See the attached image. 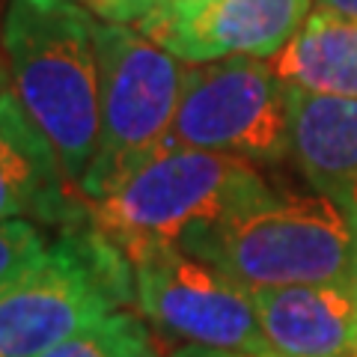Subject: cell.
<instances>
[{
	"label": "cell",
	"instance_id": "cell-1",
	"mask_svg": "<svg viewBox=\"0 0 357 357\" xmlns=\"http://www.w3.org/2000/svg\"><path fill=\"white\" fill-rule=\"evenodd\" d=\"M96 24L81 0H9L0 27L13 93L77 191L98 149Z\"/></svg>",
	"mask_w": 357,
	"mask_h": 357
},
{
	"label": "cell",
	"instance_id": "cell-2",
	"mask_svg": "<svg viewBox=\"0 0 357 357\" xmlns=\"http://www.w3.org/2000/svg\"><path fill=\"white\" fill-rule=\"evenodd\" d=\"M182 248L250 292L357 277V227L328 194H268L191 232Z\"/></svg>",
	"mask_w": 357,
	"mask_h": 357
},
{
	"label": "cell",
	"instance_id": "cell-3",
	"mask_svg": "<svg viewBox=\"0 0 357 357\" xmlns=\"http://www.w3.org/2000/svg\"><path fill=\"white\" fill-rule=\"evenodd\" d=\"M271 194L248 158L203 149H164L114 194L89 206V223L134 259L155 248H182L197 229Z\"/></svg>",
	"mask_w": 357,
	"mask_h": 357
},
{
	"label": "cell",
	"instance_id": "cell-4",
	"mask_svg": "<svg viewBox=\"0 0 357 357\" xmlns=\"http://www.w3.org/2000/svg\"><path fill=\"white\" fill-rule=\"evenodd\" d=\"M98 149L81 182L86 203L114 194L155 158L173 128L185 66L131 24L98 21Z\"/></svg>",
	"mask_w": 357,
	"mask_h": 357
},
{
	"label": "cell",
	"instance_id": "cell-5",
	"mask_svg": "<svg viewBox=\"0 0 357 357\" xmlns=\"http://www.w3.org/2000/svg\"><path fill=\"white\" fill-rule=\"evenodd\" d=\"M137 298L134 265L93 223L0 289V357H39Z\"/></svg>",
	"mask_w": 357,
	"mask_h": 357
},
{
	"label": "cell",
	"instance_id": "cell-6",
	"mask_svg": "<svg viewBox=\"0 0 357 357\" xmlns=\"http://www.w3.org/2000/svg\"><path fill=\"white\" fill-rule=\"evenodd\" d=\"M164 149H203L248 161L286 158L292 152L289 86L259 57L185 66Z\"/></svg>",
	"mask_w": 357,
	"mask_h": 357
},
{
	"label": "cell",
	"instance_id": "cell-7",
	"mask_svg": "<svg viewBox=\"0 0 357 357\" xmlns=\"http://www.w3.org/2000/svg\"><path fill=\"white\" fill-rule=\"evenodd\" d=\"M137 307L155 328L188 345L274 354L253 292L185 248H155L131 259Z\"/></svg>",
	"mask_w": 357,
	"mask_h": 357
},
{
	"label": "cell",
	"instance_id": "cell-8",
	"mask_svg": "<svg viewBox=\"0 0 357 357\" xmlns=\"http://www.w3.org/2000/svg\"><path fill=\"white\" fill-rule=\"evenodd\" d=\"M316 0H199L146 15L137 27L188 66L227 57H274L304 24Z\"/></svg>",
	"mask_w": 357,
	"mask_h": 357
},
{
	"label": "cell",
	"instance_id": "cell-9",
	"mask_svg": "<svg viewBox=\"0 0 357 357\" xmlns=\"http://www.w3.org/2000/svg\"><path fill=\"white\" fill-rule=\"evenodd\" d=\"M277 357H357V277L253 292Z\"/></svg>",
	"mask_w": 357,
	"mask_h": 357
},
{
	"label": "cell",
	"instance_id": "cell-10",
	"mask_svg": "<svg viewBox=\"0 0 357 357\" xmlns=\"http://www.w3.org/2000/svg\"><path fill=\"white\" fill-rule=\"evenodd\" d=\"M72 185L51 143L27 119L9 89L0 107V223L39 218L45 223H75L89 215L69 197Z\"/></svg>",
	"mask_w": 357,
	"mask_h": 357
},
{
	"label": "cell",
	"instance_id": "cell-11",
	"mask_svg": "<svg viewBox=\"0 0 357 357\" xmlns=\"http://www.w3.org/2000/svg\"><path fill=\"white\" fill-rule=\"evenodd\" d=\"M292 155L321 194L337 199L357 178V98L289 86Z\"/></svg>",
	"mask_w": 357,
	"mask_h": 357
},
{
	"label": "cell",
	"instance_id": "cell-12",
	"mask_svg": "<svg viewBox=\"0 0 357 357\" xmlns=\"http://www.w3.org/2000/svg\"><path fill=\"white\" fill-rule=\"evenodd\" d=\"M268 66L286 86L319 96L357 98V18L312 6Z\"/></svg>",
	"mask_w": 357,
	"mask_h": 357
},
{
	"label": "cell",
	"instance_id": "cell-13",
	"mask_svg": "<svg viewBox=\"0 0 357 357\" xmlns=\"http://www.w3.org/2000/svg\"><path fill=\"white\" fill-rule=\"evenodd\" d=\"M143 321L131 312H110L89 328L72 333L39 357H152Z\"/></svg>",
	"mask_w": 357,
	"mask_h": 357
},
{
	"label": "cell",
	"instance_id": "cell-14",
	"mask_svg": "<svg viewBox=\"0 0 357 357\" xmlns=\"http://www.w3.org/2000/svg\"><path fill=\"white\" fill-rule=\"evenodd\" d=\"M45 250V236L30 220L0 223V289L36 265Z\"/></svg>",
	"mask_w": 357,
	"mask_h": 357
},
{
	"label": "cell",
	"instance_id": "cell-15",
	"mask_svg": "<svg viewBox=\"0 0 357 357\" xmlns=\"http://www.w3.org/2000/svg\"><path fill=\"white\" fill-rule=\"evenodd\" d=\"M191 3H199V0H110V3L96 9V15L102 21H114V24H137L146 15L173 13V9Z\"/></svg>",
	"mask_w": 357,
	"mask_h": 357
},
{
	"label": "cell",
	"instance_id": "cell-16",
	"mask_svg": "<svg viewBox=\"0 0 357 357\" xmlns=\"http://www.w3.org/2000/svg\"><path fill=\"white\" fill-rule=\"evenodd\" d=\"M173 357H277L262 351H241V349H211V345H178Z\"/></svg>",
	"mask_w": 357,
	"mask_h": 357
},
{
	"label": "cell",
	"instance_id": "cell-17",
	"mask_svg": "<svg viewBox=\"0 0 357 357\" xmlns=\"http://www.w3.org/2000/svg\"><path fill=\"white\" fill-rule=\"evenodd\" d=\"M337 203L349 211V218L354 220V227H357V178H351V182L337 194Z\"/></svg>",
	"mask_w": 357,
	"mask_h": 357
},
{
	"label": "cell",
	"instance_id": "cell-18",
	"mask_svg": "<svg viewBox=\"0 0 357 357\" xmlns=\"http://www.w3.org/2000/svg\"><path fill=\"white\" fill-rule=\"evenodd\" d=\"M316 6H328V9H337L342 15L357 18V0H316Z\"/></svg>",
	"mask_w": 357,
	"mask_h": 357
},
{
	"label": "cell",
	"instance_id": "cell-19",
	"mask_svg": "<svg viewBox=\"0 0 357 357\" xmlns=\"http://www.w3.org/2000/svg\"><path fill=\"white\" fill-rule=\"evenodd\" d=\"M9 89H13V81H9V69H6L3 51H0V107H3V98L9 96Z\"/></svg>",
	"mask_w": 357,
	"mask_h": 357
},
{
	"label": "cell",
	"instance_id": "cell-20",
	"mask_svg": "<svg viewBox=\"0 0 357 357\" xmlns=\"http://www.w3.org/2000/svg\"><path fill=\"white\" fill-rule=\"evenodd\" d=\"M81 3H84V6H89V9H93V13H96V9H98V6H105V3H110V0H81Z\"/></svg>",
	"mask_w": 357,
	"mask_h": 357
},
{
	"label": "cell",
	"instance_id": "cell-21",
	"mask_svg": "<svg viewBox=\"0 0 357 357\" xmlns=\"http://www.w3.org/2000/svg\"><path fill=\"white\" fill-rule=\"evenodd\" d=\"M152 357H155V354H152Z\"/></svg>",
	"mask_w": 357,
	"mask_h": 357
}]
</instances>
